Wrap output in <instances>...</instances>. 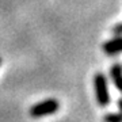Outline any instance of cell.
I'll use <instances>...</instances> for the list:
<instances>
[{
    "label": "cell",
    "instance_id": "1",
    "mask_svg": "<svg viewBox=\"0 0 122 122\" xmlns=\"http://www.w3.org/2000/svg\"><path fill=\"white\" fill-rule=\"evenodd\" d=\"M94 91H95L96 102L100 107H106L110 103V92L107 87L106 76L102 72H96L94 76Z\"/></svg>",
    "mask_w": 122,
    "mask_h": 122
},
{
    "label": "cell",
    "instance_id": "6",
    "mask_svg": "<svg viewBox=\"0 0 122 122\" xmlns=\"http://www.w3.org/2000/svg\"><path fill=\"white\" fill-rule=\"evenodd\" d=\"M113 33L115 35H122V22L115 25V26L113 27Z\"/></svg>",
    "mask_w": 122,
    "mask_h": 122
},
{
    "label": "cell",
    "instance_id": "7",
    "mask_svg": "<svg viewBox=\"0 0 122 122\" xmlns=\"http://www.w3.org/2000/svg\"><path fill=\"white\" fill-rule=\"evenodd\" d=\"M118 109H119V111L122 113V99L118 100Z\"/></svg>",
    "mask_w": 122,
    "mask_h": 122
},
{
    "label": "cell",
    "instance_id": "4",
    "mask_svg": "<svg viewBox=\"0 0 122 122\" xmlns=\"http://www.w3.org/2000/svg\"><path fill=\"white\" fill-rule=\"evenodd\" d=\"M110 76H111V80H113L114 86L119 92H122V64L117 62L111 65L110 68Z\"/></svg>",
    "mask_w": 122,
    "mask_h": 122
},
{
    "label": "cell",
    "instance_id": "5",
    "mask_svg": "<svg viewBox=\"0 0 122 122\" xmlns=\"http://www.w3.org/2000/svg\"><path fill=\"white\" fill-rule=\"evenodd\" d=\"M103 122H122V113H109L103 117Z\"/></svg>",
    "mask_w": 122,
    "mask_h": 122
},
{
    "label": "cell",
    "instance_id": "3",
    "mask_svg": "<svg viewBox=\"0 0 122 122\" xmlns=\"http://www.w3.org/2000/svg\"><path fill=\"white\" fill-rule=\"evenodd\" d=\"M102 49L107 56H115L118 53H122V35H115V38L106 41Z\"/></svg>",
    "mask_w": 122,
    "mask_h": 122
},
{
    "label": "cell",
    "instance_id": "8",
    "mask_svg": "<svg viewBox=\"0 0 122 122\" xmlns=\"http://www.w3.org/2000/svg\"><path fill=\"white\" fill-rule=\"evenodd\" d=\"M0 65H1V57H0Z\"/></svg>",
    "mask_w": 122,
    "mask_h": 122
},
{
    "label": "cell",
    "instance_id": "2",
    "mask_svg": "<svg viewBox=\"0 0 122 122\" xmlns=\"http://www.w3.org/2000/svg\"><path fill=\"white\" fill-rule=\"evenodd\" d=\"M60 109V103L57 99H46L42 102H38L30 107V117L33 118H42L46 115H52L57 113Z\"/></svg>",
    "mask_w": 122,
    "mask_h": 122
}]
</instances>
